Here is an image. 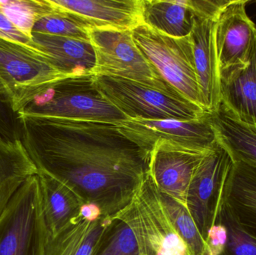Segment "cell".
I'll use <instances>...</instances> for the list:
<instances>
[{
	"label": "cell",
	"mask_w": 256,
	"mask_h": 255,
	"mask_svg": "<svg viewBox=\"0 0 256 255\" xmlns=\"http://www.w3.org/2000/svg\"><path fill=\"white\" fill-rule=\"evenodd\" d=\"M112 217L81 218L56 236L50 235L45 255H93L112 222Z\"/></svg>",
	"instance_id": "44dd1931"
},
{
	"label": "cell",
	"mask_w": 256,
	"mask_h": 255,
	"mask_svg": "<svg viewBox=\"0 0 256 255\" xmlns=\"http://www.w3.org/2000/svg\"><path fill=\"white\" fill-rule=\"evenodd\" d=\"M54 7L76 15L90 26L132 31L143 25L142 0H50Z\"/></svg>",
	"instance_id": "4fadbf2b"
},
{
	"label": "cell",
	"mask_w": 256,
	"mask_h": 255,
	"mask_svg": "<svg viewBox=\"0 0 256 255\" xmlns=\"http://www.w3.org/2000/svg\"><path fill=\"white\" fill-rule=\"evenodd\" d=\"M66 77L40 54L0 37V100L15 113Z\"/></svg>",
	"instance_id": "5b68a950"
},
{
	"label": "cell",
	"mask_w": 256,
	"mask_h": 255,
	"mask_svg": "<svg viewBox=\"0 0 256 255\" xmlns=\"http://www.w3.org/2000/svg\"><path fill=\"white\" fill-rule=\"evenodd\" d=\"M196 16L203 19H218L221 10L230 0H189Z\"/></svg>",
	"instance_id": "f546056e"
},
{
	"label": "cell",
	"mask_w": 256,
	"mask_h": 255,
	"mask_svg": "<svg viewBox=\"0 0 256 255\" xmlns=\"http://www.w3.org/2000/svg\"><path fill=\"white\" fill-rule=\"evenodd\" d=\"M94 79L102 95L128 119L194 121L208 113L178 93L117 76L94 74Z\"/></svg>",
	"instance_id": "3957f363"
},
{
	"label": "cell",
	"mask_w": 256,
	"mask_h": 255,
	"mask_svg": "<svg viewBox=\"0 0 256 255\" xmlns=\"http://www.w3.org/2000/svg\"><path fill=\"white\" fill-rule=\"evenodd\" d=\"M216 140L230 154L233 162L256 167V126L242 122L220 103L208 112Z\"/></svg>",
	"instance_id": "d6986e66"
},
{
	"label": "cell",
	"mask_w": 256,
	"mask_h": 255,
	"mask_svg": "<svg viewBox=\"0 0 256 255\" xmlns=\"http://www.w3.org/2000/svg\"><path fill=\"white\" fill-rule=\"evenodd\" d=\"M55 8L56 10L54 13L40 18L36 22L32 32L44 33L91 41L90 29L92 27L88 23L76 15L56 7Z\"/></svg>",
	"instance_id": "d4e9b609"
},
{
	"label": "cell",
	"mask_w": 256,
	"mask_h": 255,
	"mask_svg": "<svg viewBox=\"0 0 256 255\" xmlns=\"http://www.w3.org/2000/svg\"><path fill=\"white\" fill-rule=\"evenodd\" d=\"M18 113L112 124L128 119L98 89L94 74L56 81Z\"/></svg>",
	"instance_id": "277c9868"
},
{
	"label": "cell",
	"mask_w": 256,
	"mask_h": 255,
	"mask_svg": "<svg viewBox=\"0 0 256 255\" xmlns=\"http://www.w3.org/2000/svg\"><path fill=\"white\" fill-rule=\"evenodd\" d=\"M40 202L50 235L56 236L79 221L85 204L66 184L44 172L38 171Z\"/></svg>",
	"instance_id": "2e32d148"
},
{
	"label": "cell",
	"mask_w": 256,
	"mask_h": 255,
	"mask_svg": "<svg viewBox=\"0 0 256 255\" xmlns=\"http://www.w3.org/2000/svg\"><path fill=\"white\" fill-rule=\"evenodd\" d=\"M228 241V233L225 226L220 223H215L208 234L206 238L209 255H220Z\"/></svg>",
	"instance_id": "4dcf8cb0"
},
{
	"label": "cell",
	"mask_w": 256,
	"mask_h": 255,
	"mask_svg": "<svg viewBox=\"0 0 256 255\" xmlns=\"http://www.w3.org/2000/svg\"><path fill=\"white\" fill-rule=\"evenodd\" d=\"M216 223L225 226L228 241L220 255H256V238L246 232L222 201Z\"/></svg>",
	"instance_id": "484cf974"
},
{
	"label": "cell",
	"mask_w": 256,
	"mask_h": 255,
	"mask_svg": "<svg viewBox=\"0 0 256 255\" xmlns=\"http://www.w3.org/2000/svg\"><path fill=\"white\" fill-rule=\"evenodd\" d=\"M90 35L96 55L94 74L124 78L152 88L178 93L146 59L134 42L132 31L92 27Z\"/></svg>",
	"instance_id": "ba28073f"
},
{
	"label": "cell",
	"mask_w": 256,
	"mask_h": 255,
	"mask_svg": "<svg viewBox=\"0 0 256 255\" xmlns=\"http://www.w3.org/2000/svg\"><path fill=\"white\" fill-rule=\"evenodd\" d=\"M46 60L67 76L94 74L96 55L90 40H80L44 33L32 32Z\"/></svg>",
	"instance_id": "9a60e30c"
},
{
	"label": "cell",
	"mask_w": 256,
	"mask_h": 255,
	"mask_svg": "<svg viewBox=\"0 0 256 255\" xmlns=\"http://www.w3.org/2000/svg\"><path fill=\"white\" fill-rule=\"evenodd\" d=\"M0 37L22 45L28 49L38 52L46 58L38 45L33 41L32 38L27 37L24 33L18 29L1 11H0Z\"/></svg>",
	"instance_id": "83f0119b"
},
{
	"label": "cell",
	"mask_w": 256,
	"mask_h": 255,
	"mask_svg": "<svg viewBox=\"0 0 256 255\" xmlns=\"http://www.w3.org/2000/svg\"><path fill=\"white\" fill-rule=\"evenodd\" d=\"M222 201L242 228L256 238V167L233 162Z\"/></svg>",
	"instance_id": "ac0fdd59"
},
{
	"label": "cell",
	"mask_w": 256,
	"mask_h": 255,
	"mask_svg": "<svg viewBox=\"0 0 256 255\" xmlns=\"http://www.w3.org/2000/svg\"><path fill=\"white\" fill-rule=\"evenodd\" d=\"M216 21L196 16L190 35L203 107L207 112L216 110L221 103L220 76L215 42Z\"/></svg>",
	"instance_id": "5bb4252c"
},
{
	"label": "cell",
	"mask_w": 256,
	"mask_h": 255,
	"mask_svg": "<svg viewBox=\"0 0 256 255\" xmlns=\"http://www.w3.org/2000/svg\"><path fill=\"white\" fill-rule=\"evenodd\" d=\"M117 124L127 137L150 153L158 141H166L203 153L218 143L208 113L194 121L127 119Z\"/></svg>",
	"instance_id": "30bf717a"
},
{
	"label": "cell",
	"mask_w": 256,
	"mask_h": 255,
	"mask_svg": "<svg viewBox=\"0 0 256 255\" xmlns=\"http://www.w3.org/2000/svg\"><path fill=\"white\" fill-rule=\"evenodd\" d=\"M232 163L228 151L218 142L204 154L190 184L186 208L204 241L216 223Z\"/></svg>",
	"instance_id": "9c48e42d"
},
{
	"label": "cell",
	"mask_w": 256,
	"mask_h": 255,
	"mask_svg": "<svg viewBox=\"0 0 256 255\" xmlns=\"http://www.w3.org/2000/svg\"><path fill=\"white\" fill-rule=\"evenodd\" d=\"M0 135L10 140L20 139L18 114L0 100Z\"/></svg>",
	"instance_id": "f1b7e54d"
},
{
	"label": "cell",
	"mask_w": 256,
	"mask_h": 255,
	"mask_svg": "<svg viewBox=\"0 0 256 255\" xmlns=\"http://www.w3.org/2000/svg\"><path fill=\"white\" fill-rule=\"evenodd\" d=\"M112 217L130 228L138 255H194L176 230L148 172L130 202Z\"/></svg>",
	"instance_id": "7a4b0ae2"
},
{
	"label": "cell",
	"mask_w": 256,
	"mask_h": 255,
	"mask_svg": "<svg viewBox=\"0 0 256 255\" xmlns=\"http://www.w3.org/2000/svg\"><path fill=\"white\" fill-rule=\"evenodd\" d=\"M206 153L158 141L150 153L148 169L158 191L186 207L190 184Z\"/></svg>",
	"instance_id": "7c38bea8"
},
{
	"label": "cell",
	"mask_w": 256,
	"mask_h": 255,
	"mask_svg": "<svg viewBox=\"0 0 256 255\" xmlns=\"http://www.w3.org/2000/svg\"><path fill=\"white\" fill-rule=\"evenodd\" d=\"M221 103L242 122L256 126V36L248 62L220 77Z\"/></svg>",
	"instance_id": "e0dca14e"
},
{
	"label": "cell",
	"mask_w": 256,
	"mask_h": 255,
	"mask_svg": "<svg viewBox=\"0 0 256 255\" xmlns=\"http://www.w3.org/2000/svg\"><path fill=\"white\" fill-rule=\"evenodd\" d=\"M49 237L36 175L22 184L0 217V255H45Z\"/></svg>",
	"instance_id": "52a82bcc"
},
{
	"label": "cell",
	"mask_w": 256,
	"mask_h": 255,
	"mask_svg": "<svg viewBox=\"0 0 256 255\" xmlns=\"http://www.w3.org/2000/svg\"><path fill=\"white\" fill-rule=\"evenodd\" d=\"M161 200L176 230L194 255H209L206 241L186 206L160 193Z\"/></svg>",
	"instance_id": "cb8c5ba5"
},
{
	"label": "cell",
	"mask_w": 256,
	"mask_h": 255,
	"mask_svg": "<svg viewBox=\"0 0 256 255\" xmlns=\"http://www.w3.org/2000/svg\"><path fill=\"white\" fill-rule=\"evenodd\" d=\"M56 10L50 0H0V11L18 29L31 38L36 22Z\"/></svg>",
	"instance_id": "603a6c76"
},
{
	"label": "cell",
	"mask_w": 256,
	"mask_h": 255,
	"mask_svg": "<svg viewBox=\"0 0 256 255\" xmlns=\"http://www.w3.org/2000/svg\"><path fill=\"white\" fill-rule=\"evenodd\" d=\"M18 115L21 142L38 171L70 187L104 217L124 209L148 172L150 153L117 124Z\"/></svg>",
	"instance_id": "6da1fadb"
},
{
	"label": "cell",
	"mask_w": 256,
	"mask_h": 255,
	"mask_svg": "<svg viewBox=\"0 0 256 255\" xmlns=\"http://www.w3.org/2000/svg\"><path fill=\"white\" fill-rule=\"evenodd\" d=\"M38 169L20 139L0 135V217L18 190Z\"/></svg>",
	"instance_id": "ffe728a7"
},
{
	"label": "cell",
	"mask_w": 256,
	"mask_h": 255,
	"mask_svg": "<svg viewBox=\"0 0 256 255\" xmlns=\"http://www.w3.org/2000/svg\"><path fill=\"white\" fill-rule=\"evenodd\" d=\"M93 255H138L134 234L126 223L112 217Z\"/></svg>",
	"instance_id": "4316f807"
},
{
	"label": "cell",
	"mask_w": 256,
	"mask_h": 255,
	"mask_svg": "<svg viewBox=\"0 0 256 255\" xmlns=\"http://www.w3.org/2000/svg\"><path fill=\"white\" fill-rule=\"evenodd\" d=\"M248 3L230 0L216 19L215 42L220 77L248 62L256 25L246 13Z\"/></svg>",
	"instance_id": "8fae6325"
},
{
	"label": "cell",
	"mask_w": 256,
	"mask_h": 255,
	"mask_svg": "<svg viewBox=\"0 0 256 255\" xmlns=\"http://www.w3.org/2000/svg\"><path fill=\"white\" fill-rule=\"evenodd\" d=\"M196 16L189 0H142L143 24L170 37L190 35Z\"/></svg>",
	"instance_id": "7402d4cb"
},
{
	"label": "cell",
	"mask_w": 256,
	"mask_h": 255,
	"mask_svg": "<svg viewBox=\"0 0 256 255\" xmlns=\"http://www.w3.org/2000/svg\"><path fill=\"white\" fill-rule=\"evenodd\" d=\"M132 36L160 76L185 98L204 109L190 36L170 37L144 24L132 29Z\"/></svg>",
	"instance_id": "8992f818"
}]
</instances>
